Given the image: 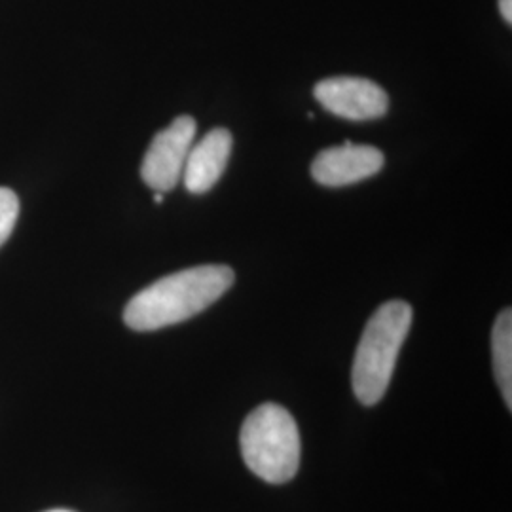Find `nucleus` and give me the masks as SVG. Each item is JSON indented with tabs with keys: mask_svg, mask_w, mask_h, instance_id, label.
I'll list each match as a JSON object with an SVG mask.
<instances>
[{
	"mask_svg": "<svg viewBox=\"0 0 512 512\" xmlns=\"http://www.w3.org/2000/svg\"><path fill=\"white\" fill-rule=\"evenodd\" d=\"M234 270L205 264L165 275L135 294L124 310V321L137 332L165 329L213 306L234 285Z\"/></svg>",
	"mask_w": 512,
	"mask_h": 512,
	"instance_id": "nucleus-1",
	"label": "nucleus"
},
{
	"mask_svg": "<svg viewBox=\"0 0 512 512\" xmlns=\"http://www.w3.org/2000/svg\"><path fill=\"white\" fill-rule=\"evenodd\" d=\"M410 325L412 306L403 300L385 302L368 319L351 370L353 391L366 406L382 401Z\"/></svg>",
	"mask_w": 512,
	"mask_h": 512,
	"instance_id": "nucleus-2",
	"label": "nucleus"
},
{
	"mask_svg": "<svg viewBox=\"0 0 512 512\" xmlns=\"http://www.w3.org/2000/svg\"><path fill=\"white\" fill-rule=\"evenodd\" d=\"M241 456L258 478L285 484L300 467V433L291 412L274 403L260 404L241 427Z\"/></svg>",
	"mask_w": 512,
	"mask_h": 512,
	"instance_id": "nucleus-3",
	"label": "nucleus"
},
{
	"mask_svg": "<svg viewBox=\"0 0 512 512\" xmlns=\"http://www.w3.org/2000/svg\"><path fill=\"white\" fill-rule=\"evenodd\" d=\"M196 129V120L184 114L152 139L141 165V177L148 188L167 194L179 184Z\"/></svg>",
	"mask_w": 512,
	"mask_h": 512,
	"instance_id": "nucleus-4",
	"label": "nucleus"
},
{
	"mask_svg": "<svg viewBox=\"0 0 512 512\" xmlns=\"http://www.w3.org/2000/svg\"><path fill=\"white\" fill-rule=\"evenodd\" d=\"M313 95L330 114L353 122L378 120L385 116L389 107V97L384 88L372 80L357 76L321 80L313 88Z\"/></svg>",
	"mask_w": 512,
	"mask_h": 512,
	"instance_id": "nucleus-5",
	"label": "nucleus"
},
{
	"mask_svg": "<svg viewBox=\"0 0 512 512\" xmlns=\"http://www.w3.org/2000/svg\"><path fill=\"white\" fill-rule=\"evenodd\" d=\"M384 152L370 145H353L346 141L342 147L325 148L311 164L315 183L340 188L361 183L382 171Z\"/></svg>",
	"mask_w": 512,
	"mask_h": 512,
	"instance_id": "nucleus-6",
	"label": "nucleus"
},
{
	"mask_svg": "<svg viewBox=\"0 0 512 512\" xmlns=\"http://www.w3.org/2000/svg\"><path fill=\"white\" fill-rule=\"evenodd\" d=\"M232 145V133L226 128H215L190 148L183 171L184 186L190 194H207L219 183L230 160Z\"/></svg>",
	"mask_w": 512,
	"mask_h": 512,
	"instance_id": "nucleus-7",
	"label": "nucleus"
},
{
	"mask_svg": "<svg viewBox=\"0 0 512 512\" xmlns=\"http://www.w3.org/2000/svg\"><path fill=\"white\" fill-rule=\"evenodd\" d=\"M495 380L501 389L503 401L512 410V313L509 308L495 319L492 332Z\"/></svg>",
	"mask_w": 512,
	"mask_h": 512,
	"instance_id": "nucleus-8",
	"label": "nucleus"
},
{
	"mask_svg": "<svg viewBox=\"0 0 512 512\" xmlns=\"http://www.w3.org/2000/svg\"><path fill=\"white\" fill-rule=\"evenodd\" d=\"M19 217V200L14 190L0 186V247L10 238Z\"/></svg>",
	"mask_w": 512,
	"mask_h": 512,
	"instance_id": "nucleus-9",
	"label": "nucleus"
},
{
	"mask_svg": "<svg viewBox=\"0 0 512 512\" xmlns=\"http://www.w3.org/2000/svg\"><path fill=\"white\" fill-rule=\"evenodd\" d=\"M499 12L503 19L511 25L512 21V0H499Z\"/></svg>",
	"mask_w": 512,
	"mask_h": 512,
	"instance_id": "nucleus-10",
	"label": "nucleus"
},
{
	"mask_svg": "<svg viewBox=\"0 0 512 512\" xmlns=\"http://www.w3.org/2000/svg\"><path fill=\"white\" fill-rule=\"evenodd\" d=\"M154 202H156V203L164 202V194H162V192H156V194H154Z\"/></svg>",
	"mask_w": 512,
	"mask_h": 512,
	"instance_id": "nucleus-11",
	"label": "nucleus"
},
{
	"mask_svg": "<svg viewBox=\"0 0 512 512\" xmlns=\"http://www.w3.org/2000/svg\"><path fill=\"white\" fill-rule=\"evenodd\" d=\"M48 512H73V511H48Z\"/></svg>",
	"mask_w": 512,
	"mask_h": 512,
	"instance_id": "nucleus-12",
	"label": "nucleus"
}]
</instances>
